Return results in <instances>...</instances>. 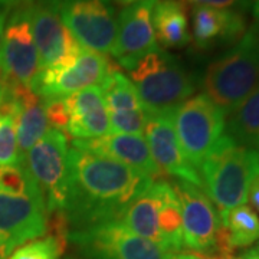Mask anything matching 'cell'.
<instances>
[{
  "label": "cell",
  "mask_w": 259,
  "mask_h": 259,
  "mask_svg": "<svg viewBox=\"0 0 259 259\" xmlns=\"http://www.w3.org/2000/svg\"><path fill=\"white\" fill-rule=\"evenodd\" d=\"M65 218L69 232L121 221L124 212L148 189L151 177L117 160L71 147Z\"/></svg>",
  "instance_id": "1"
},
{
  "label": "cell",
  "mask_w": 259,
  "mask_h": 259,
  "mask_svg": "<svg viewBox=\"0 0 259 259\" xmlns=\"http://www.w3.org/2000/svg\"><path fill=\"white\" fill-rule=\"evenodd\" d=\"M202 183L206 194L225 213L246 203L250 186L259 177V153L223 134L204 158Z\"/></svg>",
  "instance_id": "2"
},
{
  "label": "cell",
  "mask_w": 259,
  "mask_h": 259,
  "mask_svg": "<svg viewBox=\"0 0 259 259\" xmlns=\"http://www.w3.org/2000/svg\"><path fill=\"white\" fill-rule=\"evenodd\" d=\"M204 95L229 115L259 82V39L246 29L242 39L207 65Z\"/></svg>",
  "instance_id": "3"
},
{
  "label": "cell",
  "mask_w": 259,
  "mask_h": 259,
  "mask_svg": "<svg viewBox=\"0 0 259 259\" xmlns=\"http://www.w3.org/2000/svg\"><path fill=\"white\" fill-rule=\"evenodd\" d=\"M120 222L171 253L185 248L180 203L170 182H153L127 207Z\"/></svg>",
  "instance_id": "4"
},
{
  "label": "cell",
  "mask_w": 259,
  "mask_h": 259,
  "mask_svg": "<svg viewBox=\"0 0 259 259\" xmlns=\"http://www.w3.org/2000/svg\"><path fill=\"white\" fill-rule=\"evenodd\" d=\"M128 74L147 112H175L196 90L183 64L160 48L143 56Z\"/></svg>",
  "instance_id": "5"
},
{
  "label": "cell",
  "mask_w": 259,
  "mask_h": 259,
  "mask_svg": "<svg viewBox=\"0 0 259 259\" xmlns=\"http://www.w3.org/2000/svg\"><path fill=\"white\" fill-rule=\"evenodd\" d=\"M175 128L187 161L200 168L218 140L223 136L226 115L204 94L186 100L175 111Z\"/></svg>",
  "instance_id": "6"
},
{
  "label": "cell",
  "mask_w": 259,
  "mask_h": 259,
  "mask_svg": "<svg viewBox=\"0 0 259 259\" xmlns=\"http://www.w3.org/2000/svg\"><path fill=\"white\" fill-rule=\"evenodd\" d=\"M68 139L59 130H49L25 156V166L44 194L48 213L64 212L68 197Z\"/></svg>",
  "instance_id": "7"
},
{
  "label": "cell",
  "mask_w": 259,
  "mask_h": 259,
  "mask_svg": "<svg viewBox=\"0 0 259 259\" xmlns=\"http://www.w3.org/2000/svg\"><path fill=\"white\" fill-rule=\"evenodd\" d=\"M68 242H74L87 259H168L171 255L157 243L136 235L120 221L69 232Z\"/></svg>",
  "instance_id": "8"
},
{
  "label": "cell",
  "mask_w": 259,
  "mask_h": 259,
  "mask_svg": "<svg viewBox=\"0 0 259 259\" xmlns=\"http://www.w3.org/2000/svg\"><path fill=\"white\" fill-rule=\"evenodd\" d=\"M48 210L40 190L16 194L0 189V256L9 258L18 246L45 236Z\"/></svg>",
  "instance_id": "9"
},
{
  "label": "cell",
  "mask_w": 259,
  "mask_h": 259,
  "mask_svg": "<svg viewBox=\"0 0 259 259\" xmlns=\"http://www.w3.org/2000/svg\"><path fill=\"white\" fill-rule=\"evenodd\" d=\"M59 13L81 47L102 55L112 54L118 19L111 0H59Z\"/></svg>",
  "instance_id": "10"
},
{
  "label": "cell",
  "mask_w": 259,
  "mask_h": 259,
  "mask_svg": "<svg viewBox=\"0 0 259 259\" xmlns=\"http://www.w3.org/2000/svg\"><path fill=\"white\" fill-rule=\"evenodd\" d=\"M118 71L108 58L82 48L71 64L39 71L32 91L42 100L64 98L90 87H98Z\"/></svg>",
  "instance_id": "11"
},
{
  "label": "cell",
  "mask_w": 259,
  "mask_h": 259,
  "mask_svg": "<svg viewBox=\"0 0 259 259\" xmlns=\"http://www.w3.org/2000/svg\"><path fill=\"white\" fill-rule=\"evenodd\" d=\"M0 71L6 82L33 88L39 74V55L32 35L30 5L10 13L0 45Z\"/></svg>",
  "instance_id": "12"
},
{
  "label": "cell",
  "mask_w": 259,
  "mask_h": 259,
  "mask_svg": "<svg viewBox=\"0 0 259 259\" xmlns=\"http://www.w3.org/2000/svg\"><path fill=\"white\" fill-rule=\"evenodd\" d=\"M32 35L39 55V71L71 64L82 47L68 30L59 13V0L30 3Z\"/></svg>",
  "instance_id": "13"
},
{
  "label": "cell",
  "mask_w": 259,
  "mask_h": 259,
  "mask_svg": "<svg viewBox=\"0 0 259 259\" xmlns=\"http://www.w3.org/2000/svg\"><path fill=\"white\" fill-rule=\"evenodd\" d=\"M180 203L183 245L196 253L213 256L221 218L203 187L177 180L171 183Z\"/></svg>",
  "instance_id": "14"
},
{
  "label": "cell",
  "mask_w": 259,
  "mask_h": 259,
  "mask_svg": "<svg viewBox=\"0 0 259 259\" xmlns=\"http://www.w3.org/2000/svg\"><path fill=\"white\" fill-rule=\"evenodd\" d=\"M175 112H147V121L144 127L151 157L161 170L179 180L189 182L194 186L203 187L202 177L186 158L175 128Z\"/></svg>",
  "instance_id": "15"
},
{
  "label": "cell",
  "mask_w": 259,
  "mask_h": 259,
  "mask_svg": "<svg viewBox=\"0 0 259 259\" xmlns=\"http://www.w3.org/2000/svg\"><path fill=\"white\" fill-rule=\"evenodd\" d=\"M154 3L156 0H140L120 13L112 55L127 71L157 48L153 29Z\"/></svg>",
  "instance_id": "16"
},
{
  "label": "cell",
  "mask_w": 259,
  "mask_h": 259,
  "mask_svg": "<svg viewBox=\"0 0 259 259\" xmlns=\"http://www.w3.org/2000/svg\"><path fill=\"white\" fill-rule=\"evenodd\" d=\"M101 91L108 111L111 133L141 136L147 121V110L131 79L118 69L102 83Z\"/></svg>",
  "instance_id": "17"
},
{
  "label": "cell",
  "mask_w": 259,
  "mask_h": 259,
  "mask_svg": "<svg viewBox=\"0 0 259 259\" xmlns=\"http://www.w3.org/2000/svg\"><path fill=\"white\" fill-rule=\"evenodd\" d=\"M72 147L117 160L122 164L146 173L153 180L158 179L161 175V170L151 157L147 141L139 134L110 133L98 139L74 140Z\"/></svg>",
  "instance_id": "18"
},
{
  "label": "cell",
  "mask_w": 259,
  "mask_h": 259,
  "mask_svg": "<svg viewBox=\"0 0 259 259\" xmlns=\"http://www.w3.org/2000/svg\"><path fill=\"white\" fill-rule=\"evenodd\" d=\"M246 32L245 13L193 6L192 39L197 49H212L222 45L238 44Z\"/></svg>",
  "instance_id": "19"
},
{
  "label": "cell",
  "mask_w": 259,
  "mask_h": 259,
  "mask_svg": "<svg viewBox=\"0 0 259 259\" xmlns=\"http://www.w3.org/2000/svg\"><path fill=\"white\" fill-rule=\"evenodd\" d=\"M68 111L66 134L74 140H91L111 133L101 87H90L64 97ZM65 134V136H66Z\"/></svg>",
  "instance_id": "20"
},
{
  "label": "cell",
  "mask_w": 259,
  "mask_h": 259,
  "mask_svg": "<svg viewBox=\"0 0 259 259\" xmlns=\"http://www.w3.org/2000/svg\"><path fill=\"white\" fill-rule=\"evenodd\" d=\"M6 88L15 100L19 156L20 161H23L29 150L49 131L45 104L44 100L28 87L6 82Z\"/></svg>",
  "instance_id": "21"
},
{
  "label": "cell",
  "mask_w": 259,
  "mask_h": 259,
  "mask_svg": "<svg viewBox=\"0 0 259 259\" xmlns=\"http://www.w3.org/2000/svg\"><path fill=\"white\" fill-rule=\"evenodd\" d=\"M219 218L221 228L216 238L214 258L231 256L235 249L246 248L259 241V216L248 204L219 213Z\"/></svg>",
  "instance_id": "22"
},
{
  "label": "cell",
  "mask_w": 259,
  "mask_h": 259,
  "mask_svg": "<svg viewBox=\"0 0 259 259\" xmlns=\"http://www.w3.org/2000/svg\"><path fill=\"white\" fill-rule=\"evenodd\" d=\"M156 42L164 49H177L190 44V23L183 0H156L153 9Z\"/></svg>",
  "instance_id": "23"
},
{
  "label": "cell",
  "mask_w": 259,
  "mask_h": 259,
  "mask_svg": "<svg viewBox=\"0 0 259 259\" xmlns=\"http://www.w3.org/2000/svg\"><path fill=\"white\" fill-rule=\"evenodd\" d=\"M225 128L235 143L250 148L259 146V82L228 115Z\"/></svg>",
  "instance_id": "24"
},
{
  "label": "cell",
  "mask_w": 259,
  "mask_h": 259,
  "mask_svg": "<svg viewBox=\"0 0 259 259\" xmlns=\"http://www.w3.org/2000/svg\"><path fill=\"white\" fill-rule=\"evenodd\" d=\"M18 130L16 118L9 112H0V168L19 166Z\"/></svg>",
  "instance_id": "25"
},
{
  "label": "cell",
  "mask_w": 259,
  "mask_h": 259,
  "mask_svg": "<svg viewBox=\"0 0 259 259\" xmlns=\"http://www.w3.org/2000/svg\"><path fill=\"white\" fill-rule=\"evenodd\" d=\"M65 249L66 245L48 235L44 239L30 242L16 249L9 259H59Z\"/></svg>",
  "instance_id": "26"
},
{
  "label": "cell",
  "mask_w": 259,
  "mask_h": 259,
  "mask_svg": "<svg viewBox=\"0 0 259 259\" xmlns=\"http://www.w3.org/2000/svg\"><path fill=\"white\" fill-rule=\"evenodd\" d=\"M45 111H47L48 122L49 127L54 130H59L62 133H66L68 127V111L65 105L64 98H52V100H44Z\"/></svg>",
  "instance_id": "27"
},
{
  "label": "cell",
  "mask_w": 259,
  "mask_h": 259,
  "mask_svg": "<svg viewBox=\"0 0 259 259\" xmlns=\"http://www.w3.org/2000/svg\"><path fill=\"white\" fill-rule=\"evenodd\" d=\"M186 5L190 3L193 6H206L213 9L235 10L245 13L250 9V0H183Z\"/></svg>",
  "instance_id": "28"
},
{
  "label": "cell",
  "mask_w": 259,
  "mask_h": 259,
  "mask_svg": "<svg viewBox=\"0 0 259 259\" xmlns=\"http://www.w3.org/2000/svg\"><path fill=\"white\" fill-rule=\"evenodd\" d=\"M248 200H249L250 204L255 207L253 210L259 212V177L252 183V186H250L249 194H248Z\"/></svg>",
  "instance_id": "29"
},
{
  "label": "cell",
  "mask_w": 259,
  "mask_h": 259,
  "mask_svg": "<svg viewBox=\"0 0 259 259\" xmlns=\"http://www.w3.org/2000/svg\"><path fill=\"white\" fill-rule=\"evenodd\" d=\"M168 259H203V255L196 252H176L171 253Z\"/></svg>",
  "instance_id": "30"
},
{
  "label": "cell",
  "mask_w": 259,
  "mask_h": 259,
  "mask_svg": "<svg viewBox=\"0 0 259 259\" xmlns=\"http://www.w3.org/2000/svg\"><path fill=\"white\" fill-rule=\"evenodd\" d=\"M33 2H36V0H0V6H3V8H6V9H9L12 6H25V5H30V3H33Z\"/></svg>",
  "instance_id": "31"
},
{
  "label": "cell",
  "mask_w": 259,
  "mask_h": 259,
  "mask_svg": "<svg viewBox=\"0 0 259 259\" xmlns=\"http://www.w3.org/2000/svg\"><path fill=\"white\" fill-rule=\"evenodd\" d=\"M6 18H8V9L0 6V45H2L3 30H5V25H6Z\"/></svg>",
  "instance_id": "32"
},
{
  "label": "cell",
  "mask_w": 259,
  "mask_h": 259,
  "mask_svg": "<svg viewBox=\"0 0 259 259\" xmlns=\"http://www.w3.org/2000/svg\"><path fill=\"white\" fill-rule=\"evenodd\" d=\"M243 259H259V246H255V248H252V249L246 250L245 253H243Z\"/></svg>",
  "instance_id": "33"
},
{
  "label": "cell",
  "mask_w": 259,
  "mask_h": 259,
  "mask_svg": "<svg viewBox=\"0 0 259 259\" xmlns=\"http://www.w3.org/2000/svg\"><path fill=\"white\" fill-rule=\"evenodd\" d=\"M250 10H252V16H259V0H250Z\"/></svg>",
  "instance_id": "34"
},
{
  "label": "cell",
  "mask_w": 259,
  "mask_h": 259,
  "mask_svg": "<svg viewBox=\"0 0 259 259\" xmlns=\"http://www.w3.org/2000/svg\"><path fill=\"white\" fill-rule=\"evenodd\" d=\"M5 85H6V81H5V76L2 74V71H0V98H2V94L5 91Z\"/></svg>",
  "instance_id": "35"
},
{
  "label": "cell",
  "mask_w": 259,
  "mask_h": 259,
  "mask_svg": "<svg viewBox=\"0 0 259 259\" xmlns=\"http://www.w3.org/2000/svg\"><path fill=\"white\" fill-rule=\"evenodd\" d=\"M117 2H120L122 5H133V3H136V2H140V0H117Z\"/></svg>",
  "instance_id": "36"
},
{
  "label": "cell",
  "mask_w": 259,
  "mask_h": 259,
  "mask_svg": "<svg viewBox=\"0 0 259 259\" xmlns=\"http://www.w3.org/2000/svg\"><path fill=\"white\" fill-rule=\"evenodd\" d=\"M214 258V256H213ZM216 259H243V258H238V256H233V255H231V256H223V258H216Z\"/></svg>",
  "instance_id": "37"
},
{
  "label": "cell",
  "mask_w": 259,
  "mask_h": 259,
  "mask_svg": "<svg viewBox=\"0 0 259 259\" xmlns=\"http://www.w3.org/2000/svg\"><path fill=\"white\" fill-rule=\"evenodd\" d=\"M203 259H216V258H213V256H206V255H203Z\"/></svg>",
  "instance_id": "38"
},
{
  "label": "cell",
  "mask_w": 259,
  "mask_h": 259,
  "mask_svg": "<svg viewBox=\"0 0 259 259\" xmlns=\"http://www.w3.org/2000/svg\"><path fill=\"white\" fill-rule=\"evenodd\" d=\"M68 259H76V258H68Z\"/></svg>",
  "instance_id": "39"
},
{
  "label": "cell",
  "mask_w": 259,
  "mask_h": 259,
  "mask_svg": "<svg viewBox=\"0 0 259 259\" xmlns=\"http://www.w3.org/2000/svg\"><path fill=\"white\" fill-rule=\"evenodd\" d=\"M0 259H2V256H0Z\"/></svg>",
  "instance_id": "40"
}]
</instances>
